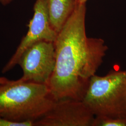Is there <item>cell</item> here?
Segmentation results:
<instances>
[{"label": "cell", "instance_id": "cell-12", "mask_svg": "<svg viewBox=\"0 0 126 126\" xmlns=\"http://www.w3.org/2000/svg\"><path fill=\"white\" fill-rule=\"evenodd\" d=\"M87 0H78L79 2L80 3H86Z\"/></svg>", "mask_w": 126, "mask_h": 126}, {"label": "cell", "instance_id": "cell-2", "mask_svg": "<svg viewBox=\"0 0 126 126\" xmlns=\"http://www.w3.org/2000/svg\"><path fill=\"white\" fill-rule=\"evenodd\" d=\"M56 101L46 84L18 79L0 85V116L10 122L34 123Z\"/></svg>", "mask_w": 126, "mask_h": 126}, {"label": "cell", "instance_id": "cell-9", "mask_svg": "<svg viewBox=\"0 0 126 126\" xmlns=\"http://www.w3.org/2000/svg\"><path fill=\"white\" fill-rule=\"evenodd\" d=\"M0 126H34V125L32 122L17 123L10 122L0 116Z\"/></svg>", "mask_w": 126, "mask_h": 126}, {"label": "cell", "instance_id": "cell-5", "mask_svg": "<svg viewBox=\"0 0 126 126\" xmlns=\"http://www.w3.org/2000/svg\"><path fill=\"white\" fill-rule=\"evenodd\" d=\"M94 115L82 100H56L53 107L34 122V126H92Z\"/></svg>", "mask_w": 126, "mask_h": 126}, {"label": "cell", "instance_id": "cell-7", "mask_svg": "<svg viewBox=\"0 0 126 126\" xmlns=\"http://www.w3.org/2000/svg\"><path fill=\"white\" fill-rule=\"evenodd\" d=\"M78 0H47L51 27L59 33L75 9Z\"/></svg>", "mask_w": 126, "mask_h": 126}, {"label": "cell", "instance_id": "cell-4", "mask_svg": "<svg viewBox=\"0 0 126 126\" xmlns=\"http://www.w3.org/2000/svg\"><path fill=\"white\" fill-rule=\"evenodd\" d=\"M56 54L54 42L40 41L27 48L19 59L17 64L23 70L20 81L48 84L54 72Z\"/></svg>", "mask_w": 126, "mask_h": 126}, {"label": "cell", "instance_id": "cell-1", "mask_svg": "<svg viewBox=\"0 0 126 126\" xmlns=\"http://www.w3.org/2000/svg\"><path fill=\"white\" fill-rule=\"evenodd\" d=\"M86 3L78 1L54 42L56 63L48 86L55 100H82L108 50L102 39L86 36Z\"/></svg>", "mask_w": 126, "mask_h": 126}, {"label": "cell", "instance_id": "cell-6", "mask_svg": "<svg viewBox=\"0 0 126 126\" xmlns=\"http://www.w3.org/2000/svg\"><path fill=\"white\" fill-rule=\"evenodd\" d=\"M34 16L28 25L29 30L22 38L14 54L2 69L5 73L17 64L23 52L34 43L40 41L54 42L58 33L50 23L47 0H36L34 6Z\"/></svg>", "mask_w": 126, "mask_h": 126}, {"label": "cell", "instance_id": "cell-11", "mask_svg": "<svg viewBox=\"0 0 126 126\" xmlns=\"http://www.w3.org/2000/svg\"><path fill=\"white\" fill-rule=\"evenodd\" d=\"M13 0H0V3L3 5L8 4L10 3Z\"/></svg>", "mask_w": 126, "mask_h": 126}, {"label": "cell", "instance_id": "cell-8", "mask_svg": "<svg viewBox=\"0 0 126 126\" xmlns=\"http://www.w3.org/2000/svg\"><path fill=\"white\" fill-rule=\"evenodd\" d=\"M92 126H126V117L112 118L95 116Z\"/></svg>", "mask_w": 126, "mask_h": 126}, {"label": "cell", "instance_id": "cell-3", "mask_svg": "<svg viewBox=\"0 0 126 126\" xmlns=\"http://www.w3.org/2000/svg\"><path fill=\"white\" fill-rule=\"evenodd\" d=\"M95 116L126 117V70L90 79L82 100Z\"/></svg>", "mask_w": 126, "mask_h": 126}, {"label": "cell", "instance_id": "cell-10", "mask_svg": "<svg viewBox=\"0 0 126 126\" xmlns=\"http://www.w3.org/2000/svg\"><path fill=\"white\" fill-rule=\"evenodd\" d=\"M10 81H11L10 80H9V79H8L5 77H0V85L4 84L5 83H8Z\"/></svg>", "mask_w": 126, "mask_h": 126}]
</instances>
